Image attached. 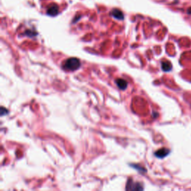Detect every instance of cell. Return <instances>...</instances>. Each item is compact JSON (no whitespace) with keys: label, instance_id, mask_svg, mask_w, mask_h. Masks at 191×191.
<instances>
[{"label":"cell","instance_id":"9","mask_svg":"<svg viewBox=\"0 0 191 191\" xmlns=\"http://www.w3.org/2000/svg\"><path fill=\"white\" fill-rule=\"evenodd\" d=\"M187 13L189 14H191V7L190 8H189V9H188V11H187Z\"/></svg>","mask_w":191,"mask_h":191},{"label":"cell","instance_id":"4","mask_svg":"<svg viewBox=\"0 0 191 191\" xmlns=\"http://www.w3.org/2000/svg\"><path fill=\"white\" fill-rule=\"evenodd\" d=\"M58 12H59V10H58V7L56 5H52L51 6L49 7L48 10H47V14L52 16H56Z\"/></svg>","mask_w":191,"mask_h":191},{"label":"cell","instance_id":"7","mask_svg":"<svg viewBox=\"0 0 191 191\" xmlns=\"http://www.w3.org/2000/svg\"><path fill=\"white\" fill-rule=\"evenodd\" d=\"M161 68H162L164 72H169V71H170L172 69V64L169 61H163L161 63Z\"/></svg>","mask_w":191,"mask_h":191},{"label":"cell","instance_id":"2","mask_svg":"<svg viewBox=\"0 0 191 191\" xmlns=\"http://www.w3.org/2000/svg\"><path fill=\"white\" fill-rule=\"evenodd\" d=\"M143 187L138 182H134L132 179L129 180L126 186L127 190H142Z\"/></svg>","mask_w":191,"mask_h":191},{"label":"cell","instance_id":"5","mask_svg":"<svg viewBox=\"0 0 191 191\" xmlns=\"http://www.w3.org/2000/svg\"><path fill=\"white\" fill-rule=\"evenodd\" d=\"M111 15L114 16L115 19H119V20H122L124 19V14L120 10L118 9H114L111 11Z\"/></svg>","mask_w":191,"mask_h":191},{"label":"cell","instance_id":"6","mask_svg":"<svg viewBox=\"0 0 191 191\" xmlns=\"http://www.w3.org/2000/svg\"><path fill=\"white\" fill-rule=\"evenodd\" d=\"M116 84L117 87L121 90H125L128 87V82L122 79H118L116 80Z\"/></svg>","mask_w":191,"mask_h":191},{"label":"cell","instance_id":"8","mask_svg":"<svg viewBox=\"0 0 191 191\" xmlns=\"http://www.w3.org/2000/svg\"><path fill=\"white\" fill-rule=\"evenodd\" d=\"M8 114V110H7L5 108H4V107H2V108H1V115L4 116V115H6V114Z\"/></svg>","mask_w":191,"mask_h":191},{"label":"cell","instance_id":"1","mask_svg":"<svg viewBox=\"0 0 191 191\" xmlns=\"http://www.w3.org/2000/svg\"><path fill=\"white\" fill-rule=\"evenodd\" d=\"M81 67V61L79 58H68L65 61L64 64V68L67 70L69 71H75L79 69Z\"/></svg>","mask_w":191,"mask_h":191},{"label":"cell","instance_id":"3","mask_svg":"<svg viewBox=\"0 0 191 191\" xmlns=\"http://www.w3.org/2000/svg\"><path fill=\"white\" fill-rule=\"evenodd\" d=\"M170 153V150L166 148H162L161 150H158L155 152V157H158V158H164V157H167L169 154Z\"/></svg>","mask_w":191,"mask_h":191}]
</instances>
